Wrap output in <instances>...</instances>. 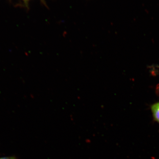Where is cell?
<instances>
[{
  "label": "cell",
  "instance_id": "6da1fadb",
  "mask_svg": "<svg viewBox=\"0 0 159 159\" xmlns=\"http://www.w3.org/2000/svg\"><path fill=\"white\" fill-rule=\"evenodd\" d=\"M154 120L159 124V102L154 103L151 107Z\"/></svg>",
  "mask_w": 159,
  "mask_h": 159
},
{
  "label": "cell",
  "instance_id": "7a4b0ae2",
  "mask_svg": "<svg viewBox=\"0 0 159 159\" xmlns=\"http://www.w3.org/2000/svg\"><path fill=\"white\" fill-rule=\"evenodd\" d=\"M0 159H16V158L15 157H1L0 158Z\"/></svg>",
  "mask_w": 159,
  "mask_h": 159
}]
</instances>
